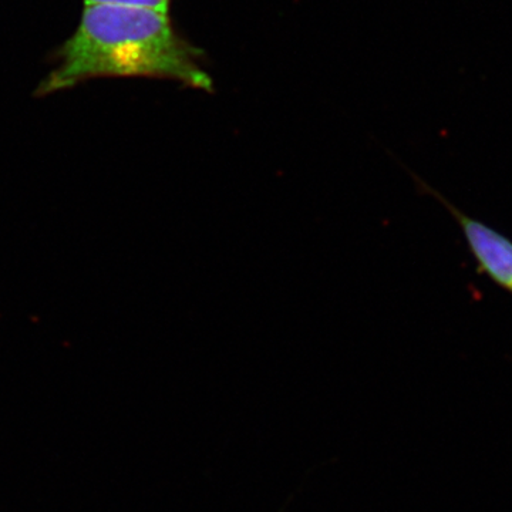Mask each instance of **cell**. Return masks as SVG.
<instances>
[{
	"instance_id": "cell-1",
	"label": "cell",
	"mask_w": 512,
	"mask_h": 512,
	"mask_svg": "<svg viewBox=\"0 0 512 512\" xmlns=\"http://www.w3.org/2000/svg\"><path fill=\"white\" fill-rule=\"evenodd\" d=\"M59 66L37 94L62 92L96 77H161L214 89L201 53L184 42L168 13L121 5H86L76 32L57 52Z\"/></svg>"
},
{
	"instance_id": "cell-2",
	"label": "cell",
	"mask_w": 512,
	"mask_h": 512,
	"mask_svg": "<svg viewBox=\"0 0 512 512\" xmlns=\"http://www.w3.org/2000/svg\"><path fill=\"white\" fill-rule=\"evenodd\" d=\"M417 183L436 197L458 222L466 238L468 249L476 259L478 272L512 295L511 239L495 231L490 225L484 224L483 221L474 220L470 215L464 214L453 202L448 201L439 191L429 187L424 181L417 180Z\"/></svg>"
},
{
	"instance_id": "cell-3",
	"label": "cell",
	"mask_w": 512,
	"mask_h": 512,
	"mask_svg": "<svg viewBox=\"0 0 512 512\" xmlns=\"http://www.w3.org/2000/svg\"><path fill=\"white\" fill-rule=\"evenodd\" d=\"M86 5H121L137 6V8H150L168 13L170 0H84Z\"/></svg>"
}]
</instances>
